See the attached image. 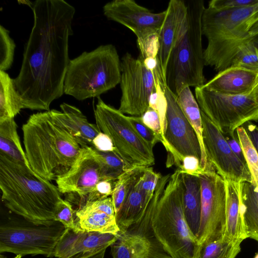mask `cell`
Listing matches in <instances>:
<instances>
[{
  "instance_id": "cell-38",
  "label": "cell",
  "mask_w": 258,
  "mask_h": 258,
  "mask_svg": "<svg viewBox=\"0 0 258 258\" xmlns=\"http://www.w3.org/2000/svg\"><path fill=\"white\" fill-rule=\"evenodd\" d=\"M162 175L155 172L152 167H145L143 173L137 181V186L147 194H154L157 184Z\"/></svg>"
},
{
  "instance_id": "cell-1",
  "label": "cell",
  "mask_w": 258,
  "mask_h": 258,
  "mask_svg": "<svg viewBox=\"0 0 258 258\" xmlns=\"http://www.w3.org/2000/svg\"><path fill=\"white\" fill-rule=\"evenodd\" d=\"M27 2L33 13L34 24L14 84L24 108L49 111L51 103L63 93L76 11L63 0Z\"/></svg>"
},
{
  "instance_id": "cell-28",
  "label": "cell",
  "mask_w": 258,
  "mask_h": 258,
  "mask_svg": "<svg viewBox=\"0 0 258 258\" xmlns=\"http://www.w3.org/2000/svg\"><path fill=\"white\" fill-rule=\"evenodd\" d=\"M239 192L247 237L258 242V188L250 182H241Z\"/></svg>"
},
{
  "instance_id": "cell-30",
  "label": "cell",
  "mask_w": 258,
  "mask_h": 258,
  "mask_svg": "<svg viewBox=\"0 0 258 258\" xmlns=\"http://www.w3.org/2000/svg\"><path fill=\"white\" fill-rule=\"evenodd\" d=\"M240 244L223 237L198 245L193 258H235L241 250Z\"/></svg>"
},
{
  "instance_id": "cell-48",
  "label": "cell",
  "mask_w": 258,
  "mask_h": 258,
  "mask_svg": "<svg viewBox=\"0 0 258 258\" xmlns=\"http://www.w3.org/2000/svg\"><path fill=\"white\" fill-rule=\"evenodd\" d=\"M22 256L20 255H16V256L14 258H21ZM0 258H6L4 256H3L2 254L1 255Z\"/></svg>"
},
{
  "instance_id": "cell-41",
  "label": "cell",
  "mask_w": 258,
  "mask_h": 258,
  "mask_svg": "<svg viewBox=\"0 0 258 258\" xmlns=\"http://www.w3.org/2000/svg\"><path fill=\"white\" fill-rule=\"evenodd\" d=\"M178 168L182 173L197 176L205 171L201 166L200 160L194 156L184 157Z\"/></svg>"
},
{
  "instance_id": "cell-18",
  "label": "cell",
  "mask_w": 258,
  "mask_h": 258,
  "mask_svg": "<svg viewBox=\"0 0 258 258\" xmlns=\"http://www.w3.org/2000/svg\"><path fill=\"white\" fill-rule=\"evenodd\" d=\"M166 11V18L158 36L156 56L163 83L170 54L184 34L187 23V7L184 1L170 0Z\"/></svg>"
},
{
  "instance_id": "cell-32",
  "label": "cell",
  "mask_w": 258,
  "mask_h": 258,
  "mask_svg": "<svg viewBox=\"0 0 258 258\" xmlns=\"http://www.w3.org/2000/svg\"><path fill=\"white\" fill-rule=\"evenodd\" d=\"M235 132L251 174V183L258 188V152L245 127H239Z\"/></svg>"
},
{
  "instance_id": "cell-46",
  "label": "cell",
  "mask_w": 258,
  "mask_h": 258,
  "mask_svg": "<svg viewBox=\"0 0 258 258\" xmlns=\"http://www.w3.org/2000/svg\"><path fill=\"white\" fill-rule=\"evenodd\" d=\"M105 251L106 249H104L98 253L88 258H104Z\"/></svg>"
},
{
  "instance_id": "cell-34",
  "label": "cell",
  "mask_w": 258,
  "mask_h": 258,
  "mask_svg": "<svg viewBox=\"0 0 258 258\" xmlns=\"http://www.w3.org/2000/svg\"><path fill=\"white\" fill-rule=\"evenodd\" d=\"M254 39L242 44L233 57L231 66L258 72V47Z\"/></svg>"
},
{
  "instance_id": "cell-49",
  "label": "cell",
  "mask_w": 258,
  "mask_h": 258,
  "mask_svg": "<svg viewBox=\"0 0 258 258\" xmlns=\"http://www.w3.org/2000/svg\"><path fill=\"white\" fill-rule=\"evenodd\" d=\"M254 258H258V253L255 255Z\"/></svg>"
},
{
  "instance_id": "cell-24",
  "label": "cell",
  "mask_w": 258,
  "mask_h": 258,
  "mask_svg": "<svg viewBox=\"0 0 258 258\" xmlns=\"http://www.w3.org/2000/svg\"><path fill=\"white\" fill-rule=\"evenodd\" d=\"M136 183L115 214L116 221L120 232L126 231L142 220L153 195H149L141 190Z\"/></svg>"
},
{
  "instance_id": "cell-23",
  "label": "cell",
  "mask_w": 258,
  "mask_h": 258,
  "mask_svg": "<svg viewBox=\"0 0 258 258\" xmlns=\"http://www.w3.org/2000/svg\"><path fill=\"white\" fill-rule=\"evenodd\" d=\"M226 193V226L224 237L241 242L248 238L240 200V183L224 179Z\"/></svg>"
},
{
  "instance_id": "cell-4",
  "label": "cell",
  "mask_w": 258,
  "mask_h": 258,
  "mask_svg": "<svg viewBox=\"0 0 258 258\" xmlns=\"http://www.w3.org/2000/svg\"><path fill=\"white\" fill-rule=\"evenodd\" d=\"M258 21V4L241 8L217 10L205 7L202 30L208 40L204 50L205 65L217 71L231 66L239 47L250 39L248 32Z\"/></svg>"
},
{
  "instance_id": "cell-3",
  "label": "cell",
  "mask_w": 258,
  "mask_h": 258,
  "mask_svg": "<svg viewBox=\"0 0 258 258\" xmlns=\"http://www.w3.org/2000/svg\"><path fill=\"white\" fill-rule=\"evenodd\" d=\"M0 189L4 205L15 214L34 223L54 220L62 199L57 186L30 167L0 154Z\"/></svg>"
},
{
  "instance_id": "cell-29",
  "label": "cell",
  "mask_w": 258,
  "mask_h": 258,
  "mask_svg": "<svg viewBox=\"0 0 258 258\" xmlns=\"http://www.w3.org/2000/svg\"><path fill=\"white\" fill-rule=\"evenodd\" d=\"M22 109L23 100L15 87L13 79L5 71H0V120L14 118Z\"/></svg>"
},
{
  "instance_id": "cell-44",
  "label": "cell",
  "mask_w": 258,
  "mask_h": 258,
  "mask_svg": "<svg viewBox=\"0 0 258 258\" xmlns=\"http://www.w3.org/2000/svg\"><path fill=\"white\" fill-rule=\"evenodd\" d=\"M246 130L258 152V126L249 123Z\"/></svg>"
},
{
  "instance_id": "cell-27",
  "label": "cell",
  "mask_w": 258,
  "mask_h": 258,
  "mask_svg": "<svg viewBox=\"0 0 258 258\" xmlns=\"http://www.w3.org/2000/svg\"><path fill=\"white\" fill-rule=\"evenodd\" d=\"M14 118L0 120V154L13 162L30 166L21 146Z\"/></svg>"
},
{
  "instance_id": "cell-20",
  "label": "cell",
  "mask_w": 258,
  "mask_h": 258,
  "mask_svg": "<svg viewBox=\"0 0 258 258\" xmlns=\"http://www.w3.org/2000/svg\"><path fill=\"white\" fill-rule=\"evenodd\" d=\"M76 228L116 236L120 231L111 197L87 201L75 211Z\"/></svg>"
},
{
  "instance_id": "cell-37",
  "label": "cell",
  "mask_w": 258,
  "mask_h": 258,
  "mask_svg": "<svg viewBox=\"0 0 258 258\" xmlns=\"http://www.w3.org/2000/svg\"><path fill=\"white\" fill-rule=\"evenodd\" d=\"M54 220L61 223L66 228L77 230L75 223V211L72 204L67 200L62 199L57 205Z\"/></svg>"
},
{
  "instance_id": "cell-5",
  "label": "cell",
  "mask_w": 258,
  "mask_h": 258,
  "mask_svg": "<svg viewBox=\"0 0 258 258\" xmlns=\"http://www.w3.org/2000/svg\"><path fill=\"white\" fill-rule=\"evenodd\" d=\"M184 184L177 169L157 200L151 225L156 239L172 258H193L198 247L197 237L187 224L183 208Z\"/></svg>"
},
{
  "instance_id": "cell-25",
  "label": "cell",
  "mask_w": 258,
  "mask_h": 258,
  "mask_svg": "<svg viewBox=\"0 0 258 258\" xmlns=\"http://www.w3.org/2000/svg\"><path fill=\"white\" fill-rule=\"evenodd\" d=\"M182 175L184 184V214L189 228L197 239L201 215L200 180L199 176L184 173H182Z\"/></svg>"
},
{
  "instance_id": "cell-14",
  "label": "cell",
  "mask_w": 258,
  "mask_h": 258,
  "mask_svg": "<svg viewBox=\"0 0 258 258\" xmlns=\"http://www.w3.org/2000/svg\"><path fill=\"white\" fill-rule=\"evenodd\" d=\"M103 14L108 19L123 25L137 38L141 55L146 44L158 36L166 16V10L154 13L133 0H114L103 7Z\"/></svg>"
},
{
  "instance_id": "cell-17",
  "label": "cell",
  "mask_w": 258,
  "mask_h": 258,
  "mask_svg": "<svg viewBox=\"0 0 258 258\" xmlns=\"http://www.w3.org/2000/svg\"><path fill=\"white\" fill-rule=\"evenodd\" d=\"M101 180L100 163L92 147L82 148L69 171L55 180L61 194L75 193L87 197Z\"/></svg>"
},
{
  "instance_id": "cell-9",
  "label": "cell",
  "mask_w": 258,
  "mask_h": 258,
  "mask_svg": "<svg viewBox=\"0 0 258 258\" xmlns=\"http://www.w3.org/2000/svg\"><path fill=\"white\" fill-rule=\"evenodd\" d=\"M94 115L100 131L111 138L114 152L124 164L126 170L154 165L153 149L137 133L127 116L106 104L100 97Z\"/></svg>"
},
{
  "instance_id": "cell-10",
  "label": "cell",
  "mask_w": 258,
  "mask_h": 258,
  "mask_svg": "<svg viewBox=\"0 0 258 258\" xmlns=\"http://www.w3.org/2000/svg\"><path fill=\"white\" fill-rule=\"evenodd\" d=\"M196 99L205 115L223 134L234 138L236 130L258 122V103L252 92L243 95L221 94L203 86L195 88Z\"/></svg>"
},
{
  "instance_id": "cell-2",
  "label": "cell",
  "mask_w": 258,
  "mask_h": 258,
  "mask_svg": "<svg viewBox=\"0 0 258 258\" xmlns=\"http://www.w3.org/2000/svg\"><path fill=\"white\" fill-rule=\"evenodd\" d=\"M22 129L30 167L49 181L69 171L82 148L68 131L55 122L49 111L32 114Z\"/></svg>"
},
{
  "instance_id": "cell-40",
  "label": "cell",
  "mask_w": 258,
  "mask_h": 258,
  "mask_svg": "<svg viewBox=\"0 0 258 258\" xmlns=\"http://www.w3.org/2000/svg\"><path fill=\"white\" fill-rule=\"evenodd\" d=\"M141 118L146 125L162 138L161 143H162L164 140V133L158 112L152 108L149 107Z\"/></svg>"
},
{
  "instance_id": "cell-31",
  "label": "cell",
  "mask_w": 258,
  "mask_h": 258,
  "mask_svg": "<svg viewBox=\"0 0 258 258\" xmlns=\"http://www.w3.org/2000/svg\"><path fill=\"white\" fill-rule=\"evenodd\" d=\"M145 168L137 167L127 169L115 181L111 196L115 214L118 212L127 194L140 178Z\"/></svg>"
},
{
  "instance_id": "cell-13",
  "label": "cell",
  "mask_w": 258,
  "mask_h": 258,
  "mask_svg": "<svg viewBox=\"0 0 258 258\" xmlns=\"http://www.w3.org/2000/svg\"><path fill=\"white\" fill-rule=\"evenodd\" d=\"M162 193L160 188H156L142 220L118 232L110 246L113 258H172L156 239L151 225L155 204Z\"/></svg>"
},
{
  "instance_id": "cell-6",
  "label": "cell",
  "mask_w": 258,
  "mask_h": 258,
  "mask_svg": "<svg viewBox=\"0 0 258 258\" xmlns=\"http://www.w3.org/2000/svg\"><path fill=\"white\" fill-rule=\"evenodd\" d=\"M121 60L115 47L102 45L71 59L63 93L78 100L99 97L120 83Z\"/></svg>"
},
{
  "instance_id": "cell-15",
  "label": "cell",
  "mask_w": 258,
  "mask_h": 258,
  "mask_svg": "<svg viewBox=\"0 0 258 258\" xmlns=\"http://www.w3.org/2000/svg\"><path fill=\"white\" fill-rule=\"evenodd\" d=\"M162 86L167 101L162 144L178 167L186 156H195L201 161V147L194 130L177 102L176 96L163 83Z\"/></svg>"
},
{
  "instance_id": "cell-43",
  "label": "cell",
  "mask_w": 258,
  "mask_h": 258,
  "mask_svg": "<svg viewBox=\"0 0 258 258\" xmlns=\"http://www.w3.org/2000/svg\"><path fill=\"white\" fill-rule=\"evenodd\" d=\"M102 152H114L115 148L111 138L106 134L100 132L93 139L92 146Z\"/></svg>"
},
{
  "instance_id": "cell-19",
  "label": "cell",
  "mask_w": 258,
  "mask_h": 258,
  "mask_svg": "<svg viewBox=\"0 0 258 258\" xmlns=\"http://www.w3.org/2000/svg\"><path fill=\"white\" fill-rule=\"evenodd\" d=\"M117 239L115 235L66 228L54 250L57 258H88L106 249Z\"/></svg>"
},
{
  "instance_id": "cell-45",
  "label": "cell",
  "mask_w": 258,
  "mask_h": 258,
  "mask_svg": "<svg viewBox=\"0 0 258 258\" xmlns=\"http://www.w3.org/2000/svg\"><path fill=\"white\" fill-rule=\"evenodd\" d=\"M248 35L251 39H255L258 36V21L250 28L248 32Z\"/></svg>"
},
{
  "instance_id": "cell-22",
  "label": "cell",
  "mask_w": 258,
  "mask_h": 258,
  "mask_svg": "<svg viewBox=\"0 0 258 258\" xmlns=\"http://www.w3.org/2000/svg\"><path fill=\"white\" fill-rule=\"evenodd\" d=\"M62 111H49L53 119L68 131L81 148L92 146V141L101 132L96 124L90 123L82 111L74 106L63 103Z\"/></svg>"
},
{
  "instance_id": "cell-12",
  "label": "cell",
  "mask_w": 258,
  "mask_h": 258,
  "mask_svg": "<svg viewBox=\"0 0 258 258\" xmlns=\"http://www.w3.org/2000/svg\"><path fill=\"white\" fill-rule=\"evenodd\" d=\"M201 188V215L198 246L224 237L226 193L224 179L213 166L199 176Z\"/></svg>"
},
{
  "instance_id": "cell-7",
  "label": "cell",
  "mask_w": 258,
  "mask_h": 258,
  "mask_svg": "<svg viewBox=\"0 0 258 258\" xmlns=\"http://www.w3.org/2000/svg\"><path fill=\"white\" fill-rule=\"evenodd\" d=\"M186 5V28L170 54L163 83L175 96L186 87L196 88L206 83L202 30L204 2L191 0Z\"/></svg>"
},
{
  "instance_id": "cell-39",
  "label": "cell",
  "mask_w": 258,
  "mask_h": 258,
  "mask_svg": "<svg viewBox=\"0 0 258 258\" xmlns=\"http://www.w3.org/2000/svg\"><path fill=\"white\" fill-rule=\"evenodd\" d=\"M258 4V0H212L208 7L217 10L238 9Z\"/></svg>"
},
{
  "instance_id": "cell-36",
  "label": "cell",
  "mask_w": 258,
  "mask_h": 258,
  "mask_svg": "<svg viewBox=\"0 0 258 258\" xmlns=\"http://www.w3.org/2000/svg\"><path fill=\"white\" fill-rule=\"evenodd\" d=\"M128 119L139 136L152 149L162 139L143 122L141 116H127Z\"/></svg>"
},
{
  "instance_id": "cell-8",
  "label": "cell",
  "mask_w": 258,
  "mask_h": 258,
  "mask_svg": "<svg viewBox=\"0 0 258 258\" xmlns=\"http://www.w3.org/2000/svg\"><path fill=\"white\" fill-rule=\"evenodd\" d=\"M65 229L61 223L54 220L34 223L19 215L8 217L0 224V252L54 256Z\"/></svg>"
},
{
  "instance_id": "cell-11",
  "label": "cell",
  "mask_w": 258,
  "mask_h": 258,
  "mask_svg": "<svg viewBox=\"0 0 258 258\" xmlns=\"http://www.w3.org/2000/svg\"><path fill=\"white\" fill-rule=\"evenodd\" d=\"M120 86L121 96L118 109L123 114L142 116L149 107L151 95L156 90L158 69H149L140 55L126 52L121 59Z\"/></svg>"
},
{
  "instance_id": "cell-47",
  "label": "cell",
  "mask_w": 258,
  "mask_h": 258,
  "mask_svg": "<svg viewBox=\"0 0 258 258\" xmlns=\"http://www.w3.org/2000/svg\"><path fill=\"white\" fill-rule=\"evenodd\" d=\"M252 94L255 100L258 103V82L252 92Z\"/></svg>"
},
{
  "instance_id": "cell-35",
  "label": "cell",
  "mask_w": 258,
  "mask_h": 258,
  "mask_svg": "<svg viewBox=\"0 0 258 258\" xmlns=\"http://www.w3.org/2000/svg\"><path fill=\"white\" fill-rule=\"evenodd\" d=\"M16 47L9 31L3 26L0 27V71H6L12 65Z\"/></svg>"
},
{
  "instance_id": "cell-16",
  "label": "cell",
  "mask_w": 258,
  "mask_h": 258,
  "mask_svg": "<svg viewBox=\"0 0 258 258\" xmlns=\"http://www.w3.org/2000/svg\"><path fill=\"white\" fill-rule=\"evenodd\" d=\"M203 139L209 161L223 179L236 182L251 183L246 162L232 150L223 135L201 111Z\"/></svg>"
},
{
  "instance_id": "cell-26",
  "label": "cell",
  "mask_w": 258,
  "mask_h": 258,
  "mask_svg": "<svg viewBox=\"0 0 258 258\" xmlns=\"http://www.w3.org/2000/svg\"><path fill=\"white\" fill-rule=\"evenodd\" d=\"M176 99L197 136L202 154L200 164L205 171L211 163L209 161L204 147L202 119L199 105L189 87L182 89L176 96Z\"/></svg>"
},
{
  "instance_id": "cell-21",
  "label": "cell",
  "mask_w": 258,
  "mask_h": 258,
  "mask_svg": "<svg viewBox=\"0 0 258 258\" xmlns=\"http://www.w3.org/2000/svg\"><path fill=\"white\" fill-rule=\"evenodd\" d=\"M257 82V71L230 66L218 72L203 86L225 95H243L251 93Z\"/></svg>"
},
{
  "instance_id": "cell-42",
  "label": "cell",
  "mask_w": 258,
  "mask_h": 258,
  "mask_svg": "<svg viewBox=\"0 0 258 258\" xmlns=\"http://www.w3.org/2000/svg\"><path fill=\"white\" fill-rule=\"evenodd\" d=\"M115 182L109 180H101L97 184L95 190L87 197L86 201L96 200L111 196Z\"/></svg>"
},
{
  "instance_id": "cell-33",
  "label": "cell",
  "mask_w": 258,
  "mask_h": 258,
  "mask_svg": "<svg viewBox=\"0 0 258 258\" xmlns=\"http://www.w3.org/2000/svg\"><path fill=\"white\" fill-rule=\"evenodd\" d=\"M93 148L100 163L101 180L116 181L119 176L126 170L122 161L114 152H102Z\"/></svg>"
}]
</instances>
